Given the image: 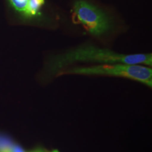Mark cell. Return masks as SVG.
<instances>
[{
    "label": "cell",
    "mask_w": 152,
    "mask_h": 152,
    "mask_svg": "<svg viewBox=\"0 0 152 152\" xmlns=\"http://www.w3.org/2000/svg\"><path fill=\"white\" fill-rule=\"evenodd\" d=\"M76 61H91L108 64L152 65V54H137L126 55L116 53L109 49L93 46L78 48L55 58L52 70L59 71L62 68Z\"/></svg>",
    "instance_id": "obj_1"
},
{
    "label": "cell",
    "mask_w": 152,
    "mask_h": 152,
    "mask_svg": "<svg viewBox=\"0 0 152 152\" xmlns=\"http://www.w3.org/2000/svg\"><path fill=\"white\" fill-rule=\"evenodd\" d=\"M59 74L122 77L140 82L149 87L152 86V69L138 64L115 63L113 65L105 64L90 67H76L62 71Z\"/></svg>",
    "instance_id": "obj_2"
},
{
    "label": "cell",
    "mask_w": 152,
    "mask_h": 152,
    "mask_svg": "<svg viewBox=\"0 0 152 152\" xmlns=\"http://www.w3.org/2000/svg\"><path fill=\"white\" fill-rule=\"evenodd\" d=\"M73 22L81 24L91 34L96 36L108 32L110 21L103 12L84 1H78L73 7Z\"/></svg>",
    "instance_id": "obj_3"
},
{
    "label": "cell",
    "mask_w": 152,
    "mask_h": 152,
    "mask_svg": "<svg viewBox=\"0 0 152 152\" xmlns=\"http://www.w3.org/2000/svg\"><path fill=\"white\" fill-rule=\"evenodd\" d=\"M44 2V0H28L25 14L28 16H34L36 15Z\"/></svg>",
    "instance_id": "obj_4"
},
{
    "label": "cell",
    "mask_w": 152,
    "mask_h": 152,
    "mask_svg": "<svg viewBox=\"0 0 152 152\" xmlns=\"http://www.w3.org/2000/svg\"><path fill=\"white\" fill-rule=\"evenodd\" d=\"M10 1L17 11L25 13L28 0H10Z\"/></svg>",
    "instance_id": "obj_5"
},
{
    "label": "cell",
    "mask_w": 152,
    "mask_h": 152,
    "mask_svg": "<svg viewBox=\"0 0 152 152\" xmlns=\"http://www.w3.org/2000/svg\"><path fill=\"white\" fill-rule=\"evenodd\" d=\"M0 152H26L22 148L15 144L7 145L0 149Z\"/></svg>",
    "instance_id": "obj_6"
},
{
    "label": "cell",
    "mask_w": 152,
    "mask_h": 152,
    "mask_svg": "<svg viewBox=\"0 0 152 152\" xmlns=\"http://www.w3.org/2000/svg\"><path fill=\"white\" fill-rule=\"evenodd\" d=\"M44 152V151H42V150H41V149H38V150H36V151H33V152Z\"/></svg>",
    "instance_id": "obj_7"
},
{
    "label": "cell",
    "mask_w": 152,
    "mask_h": 152,
    "mask_svg": "<svg viewBox=\"0 0 152 152\" xmlns=\"http://www.w3.org/2000/svg\"><path fill=\"white\" fill-rule=\"evenodd\" d=\"M51 152H59L57 149H55V150H53V151H51Z\"/></svg>",
    "instance_id": "obj_8"
}]
</instances>
